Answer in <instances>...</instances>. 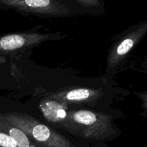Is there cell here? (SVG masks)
<instances>
[{
  "mask_svg": "<svg viewBox=\"0 0 147 147\" xmlns=\"http://www.w3.org/2000/svg\"><path fill=\"white\" fill-rule=\"evenodd\" d=\"M101 88L85 87H70L51 93L47 97L61 101L67 105H92L104 96Z\"/></svg>",
  "mask_w": 147,
  "mask_h": 147,
  "instance_id": "7",
  "label": "cell"
},
{
  "mask_svg": "<svg viewBox=\"0 0 147 147\" xmlns=\"http://www.w3.org/2000/svg\"><path fill=\"white\" fill-rule=\"evenodd\" d=\"M39 109L43 119L49 125L62 129L76 138L74 126L69 117L68 105L46 96L40 101Z\"/></svg>",
  "mask_w": 147,
  "mask_h": 147,
  "instance_id": "6",
  "label": "cell"
},
{
  "mask_svg": "<svg viewBox=\"0 0 147 147\" xmlns=\"http://www.w3.org/2000/svg\"><path fill=\"white\" fill-rule=\"evenodd\" d=\"M0 130L12 136L17 142L18 147H41L24 131L9 123L2 114L0 116Z\"/></svg>",
  "mask_w": 147,
  "mask_h": 147,
  "instance_id": "8",
  "label": "cell"
},
{
  "mask_svg": "<svg viewBox=\"0 0 147 147\" xmlns=\"http://www.w3.org/2000/svg\"><path fill=\"white\" fill-rule=\"evenodd\" d=\"M136 94L142 99V108L145 110H147V92L143 93H136Z\"/></svg>",
  "mask_w": 147,
  "mask_h": 147,
  "instance_id": "11",
  "label": "cell"
},
{
  "mask_svg": "<svg viewBox=\"0 0 147 147\" xmlns=\"http://www.w3.org/2000/svg\"><path fill=\"white\" fill-rule=\"evenodd\" d=\"M0 7L22 14L52 18L74 17L86 13L73 0H0Z\"/></svg>",
  "mask_w": 147,
  "mask_h": 147,
  "instance_id": "3",
  "label": "cell"
},
{
  "mask_svg": "<svg viewBox=\"0 0 147 147\" xmlns=\"http://www.w3.org/2000/svg\"><path fill=\"white\" fill-rule=\"evenodd\" d=\"M69 106V117L76 130V138L91 147H105L106 142L121 134L109 114Z\"/></svg>",
  "mask_w": 147,
  "mask_h": 147,
  "instance_id": "1",
  "label": "cell"
},
{
  "mask_svg": "<svg viewBox=\"0 0 147 147\" xmlns=\"http://www.w3.org/2000/svg\"><path fill=\"white\" fill-rule=\"evenodd\" d=\"M0 147H18L15 139L7 132L0 130Z\"/></svg>",
  "mask_w": 147,
  "mask_h": 147,
  "instance_id": "10",
  "label": "cell"
},
{
  "mask_svg": "<svg viewBox=\"0 0 147 147\" xmlns=\"http://www.w3.org/2000/svg\"><path fill=\"white\" fill-rule=\"evenodd\" d=\"M147 33V20L132 26L111 46L108 54L106 73L112 76Z\"/></svg>",
  "mask_w": 147,
  "mask_h": 147,
  "instance_id": "4",
  "label": "cell"
},
{
  "mask_svg": "<svg viewBox=\"0 0 147 147\" xmlns=\"http://www.w3.org/2000/svg\"><path fill=\"white\" fill-rule=\"evenodd\" d=\"M9 123L20 128L41 147H91L79 139H71L48 123L26 113L10 112L2 114Z\"/></svg>",
  "mask_w": 147,
  "mask_h": 147,
  "instance_id": "2",
  "label": "cell"
},
{
  "mask_svg": "<svg viewBox=\"0 0 147 147\" xmlns=\"http://www.w3.org/2000/svg\"><path fill=\"white\" fill-rule=\"evenodd\" d=\"M85 12L92 15L98 16L104 13L105 7L103 0H73Z\"/></svg>",
  "mask_w": 147,
  "mask_h": 147,
  "instance_id": "9",
  "label": "cell"
},
{
  "mask_svg": "<svg viewBox=\"0 0 147 147\" xmlns=\"http://www.w3.org/2000/svg\"><path fill=\"white\" fill-rule=\"evenodd\" d=\"M60 32L42 33L38 32H23L7 34L0 39V51L1 54L26 50L40 45L50 40H59L65 38Z\"/></svg>",
  "mask_w": 147,
  "mask_h": 147,
  "instance_id": "5",
  "label": "cell"
}]
</instances>
